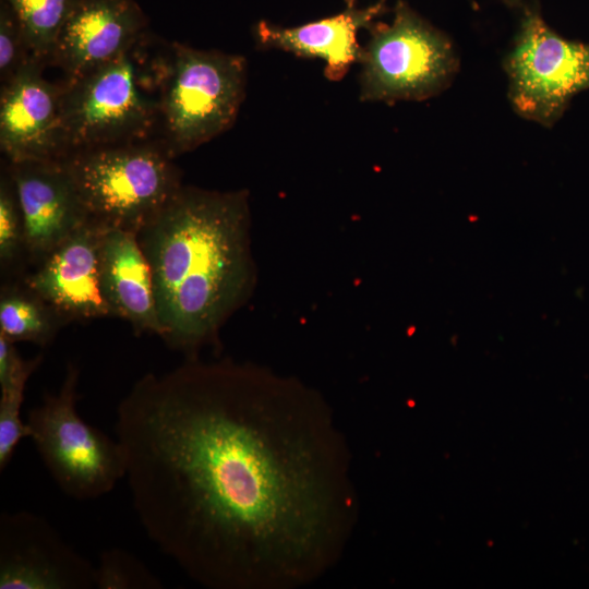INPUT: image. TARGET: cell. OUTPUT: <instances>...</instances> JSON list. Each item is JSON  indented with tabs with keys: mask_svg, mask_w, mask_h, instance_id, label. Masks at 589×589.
Listing matches in <instances>:
<instances>
[{
	"mask_svg": "<svg viewBox=\"0 0 589 589\" xmlns=\"http://www.w3.org/2000/svg\"><path fill=\"white\" fill-rule=\"evenodd\" d=\"M133 508L152 542L212 589H290L351 532L349 455L302 383L196 357L139 378L117 408Z\"/></svg>",
	"mask_w": 589,
	"mask_h": 589,
	"instance_id": "6da1fadb",
	"label": "cell"
},
{
	"mask_svg": "<svg viewBox=\"0 0 589 589\" xmlns=\"http://www.w3.org/2000/svg\"><path fill=\"white\" fill-rule=\"evenodd\" d=\"M249 194L182 185L136 238L151 267L160 338L195 358L255 280Z\"/></svg>",
	"mask_w": 589,
	"mask_h": 589,
	"instance_id": "7a4b0ae2",
	"label": "cell"
},
{
	"mask_svg": "<svg viewBox=\"0 0 589 589\" xmlns=\"http://www.w3.org/2000/svg\"><path fill=\"white\" fill-rule=\"evenodd\" d=\"M148 43L146 35L116 59L62 83L68 154L146 140L156 127L169 48L152 55Z\"/></svg>",
	"mask_w": 589,
	"mask_h": 589,
	"instance_id": "3957f363",
	"label": "cell"
},
{
	"mask_svg": "<svg viewBox=\"0 0 589 589\" xmlns=\"http://www.w3.org/2000/svg\"><path fill=\"white\" fill-rule=\"evenodd\" d=\"M88 219L137 233L183 185L161 142L146 140L79 149L60 159Z\"/></svg>",
	"mask_w": 589,
	"mask_h": 589,
	"instance_id": "277c9868",
	"label": "cell"
},
{
	"mask_svg": "<svg viewBox=\"0 0 589 589\" xmlns=\"http://www.w3.org/2000/svg\"><path fill=\"white\" fill-rule=\"evenodd\" d=\"M243 56L173 43L159 98L161 144L175 158L229 130L245 96Z\"/></svg>",
	"mask_w": 589,
	"mask_h": 589,
	"instance_id": "5b68a950",
	"label": "cell"
},
{
	"mask_svg": "<svg viewBox=\"0 0 589 589\" xmlns=\"http://www.w3.org/2000/svg\"><path fill=\"white\" fill-rule=\"evenodd\" d=\"M359 62L361 101H421L444 92L459 61L452 40L397 1L390 24L375 22Z\"/></svg>",
	"mask_w": 589,
	"mask_h": 589,
	"instance_id": "8992f818",
	"label": "cell"
},
{
	"mask_svg": "<svg viewBox=\"0 0 589 589\" xmlns=\"http://www.w3.org/2000/svg\"><path fill=\"white\" fill-rule=\"evenodd\" d=\"M80 370L69 363L57 394H45L28 411L29 437L60 490L68 496L94 500L125 477L121 444L88 424L77 412Z\"/></svg>",
	"mask_w": 589,
	"mask_h": 589,
	"instance_id": "52a82bcc",
	"label": "cell"
},
{
	"mask_svg": "<svg viewBox=\"0 0 589 589\" xmlns=\"http://www.w3.org/2000/svg\"><path fill=\"white\" fill-rule=\"evenodd\" d=\"M504 69L514 111L552 128L572 98L589 89V44L562 37L537 8L525 7Z\"/></svg>",
	"mask_w": 589,
	"mask_h": 589,
	"instance_id": "ba28073f",
	"label": "cell"
},
{
	"mask_svg": "<svg viewBox=\"0 0 589 589\" xmlns=\"http://www.w3.org/2000/svg\"><path fill=\"white\" fill-rule=\"evenodd\" d=\"M95 567L43 518L0 516V589H89Z\"/></svg>",
	"mask_w": 589,
	"mask_h": 589,
	"instance_id": "9c48e42d",
	"label": "cell"
},
{
	"mask_svg": "<svg viewBox=\"0 0 589 589\" xmlns=\"http://www.w3.org/2000/svg\"><path fill=\"white\" fill-rule=\"evenodd\" d=\"M44 63L31 57L0 96V147L9 163L60 160L68 154L62 84L43 75Z\"/></svg>",
	"mask_w": 589,
	"mask_h": 589,
	"instance_id": "30bf717a",
	"label": "cell"
},
{
	"mask_svg": "<svg viewBox=\"0 0 589 589\" xmlns=\"http://www.w3.org/2000/svg\"><path fill=\"white\" fill-rule=\"evenodd\" d=\"M105 229L88 220L21 278L68 322L113 316L100 285Z\"/></svg>",
	"mask_w": 589,
	"mask_h": 589,
	"instance_id": "8fae6325",
	"label": "cell"
},
{
	"mask_svg": "<svg viewBox=\"0 0 589 589\" xmlns=\"http://www.w3.org/2000/svg\"><path fill=\"white\" fill-rule=\"evenodd\" d=\"M7 169L22 211L33 268L89 219L61 160L9 163Z\"/></svg>",
	"mask_w": 589,
	"mask_h": 589,
	"instance_id": "7c38bea8",
	"label": "cell"
},
{
	"mask_svg": "<svg viewBox=\"0 0 589 589\" xmlns=\"http://www.w3.org/2000/svg\"><path fill=\"white\" fill-rule=\"evenodd\" d=\"M145 14L134 0H79L50 63L74 81L116 59L146 36Z\"/></svg>",
	"mask_w": 589,
	"mask_h": 589,
	"instance_id": "4fadbf2b",
	"label": "cell"
},
{
	"mask_svg": "<svg viewBox=\"0 0 589 589\" xmlns=\"http://www.w3.org/2000/svg\"><path fill=\"white\" fill-rule=\"evenodd\" d=\"M338 14L293 27L260 21L253 28L257 47L290 52L299 58L321 59L324 75L340 81L354 63L363 47L358 41L360 29H369L387 11L385 0L359 8L357 0H346Z\"/></svg>",
	"mask_w": 589,
	"mask_h": 589,
	"instance_id": "5bb4252c",
	"label": "cell"
},
{
	"mask_svg": "<svg viewBox=\"0 0 589 589\" xmlns=\"http://www.w3.org/2000/svg\"><path fill=\"white\" fill-rule=\"evenodd\" d=\"M100 285L113 316L128 321L136 334L160 336L152 272L135 233L105 229L100 248Z\"/></svg>",
	"mask_w": 589,
	"mask_h": 589,
	"instance_id": "9a60e30c",
	"label": "cell"
},
{
	"mask_svg": "<svg viewBox=\"0 0 589 589\" xmlns=\"http://www.w3.org/2000/svg\"><path fill=\"white\" fill-rule=\"evenodd\" d=\"M68 321L21 278L4 280L0 291V334L13 342L46 347Z\"/></svg>",
	"mask_w": 589,
	"mask_h": 589,
	"instance_id": "2e32d148",
	"label": "cell"
},
{
	"mask_svg": "<svg viewBox=\"0 0 589 589\" xmlns=\"http://www.w3.org/2000/svg\"><path fill=\"white\" fill-rule=\"evenodd\" d=\"M14 12L29 53L50 63L59 35L79 0H3Z\"/></svg>",
	"mask_w": 589,
	"mask_h": 589,
	"instance_id": "e0dca14e",
	"label": "cell"
},
{
	"mask_svg": "<svg viewBox=\"0 0 589 589\" xmlns=\"http://www.w3.org/2000/svg\"><path fill=\"white\" fill-rule=\"evenodd\" d=\"M28 262L22 211L5 168L0 179V268L4 280L22 278Z\"/></svg>",
	"mask_w": 589,
	"mask_h": 589,
	"instance_id": "ac0fdd59",
	"label": "cell"
},
{
	"mask_svg": "<svg viewBox=\"0 0 589 589\" xmlns=\"http://www.w3.org/2000/svg\"><path fill=\"white\" fill-rule=\"evenodd\" d=\"M95 584L99 589L163 588L161 581L143 562L121 549H109L100 554Z\"/></svg>",
	"mask_w": 589,
	"mask_h": 589,
	"instance_id": "d6986e66",
	"label": "cell"
},
{
	"mask_svg": "<svg viewBox=\"0 0 589 589\" xmlns=\"http://www.w3.org/2000/svg\"><path fill=\"white\" fill-rule=\"evenodd\" d=\"M27 380L0 388V470L10 464L20 441L29 437V428L21 418Z\"/></svg>",
	"mask_w": 589,
	"mask_h": 589,
	"instance_id": "ffe728a7",
	"label": "cell"
},
{
	"mask_svg": "<svg viewBox=\"0 0 589 589\" xmlns=\"http://www.w3.org/2000/svg\"><path fill=\"white\" fill-rule=\"evenodd\" d=\"M19 21L7 2L0 0V81L9 82L31 58Z\"/></svg>",
	"mask_w": 589,
	"mask_h": 589,
	"instance_id": "44dd1931",
	"label": "cell"
},
{
	"mask_svg": "<svg viewBox=\"0 0 589 589\" xmlns=\"http://www.w3.org/2000/svg\"><path fill=\"white\" fill-rule=\"evenodd\" d=\"M14 344L0 334V388L28 380L43 361L40 354L32 359H23Z\"/></svg>",
	"mask_w": 589,
	"mask_h": 589,
	"instance_id": "7402d4cb",
	"label": "cell"
}]
</instances>
